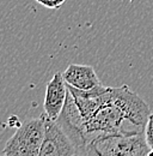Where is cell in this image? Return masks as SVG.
<instances>
[{
	"mask_svg": "<svg viewBox=\"0 0 153 156\" xmlns=\"http://www.w3.org/2000/svg\"><path fill=\"white\" fill-rule=\"evenodd\" d=\"M150 150L144 132L102 137L85 149L89 156H147Z\"/></svg>",
	"mask_w": 153,
	"mask_h": 156,
	"instance_id": "cell-2",
	"label": "cell"
},
{
	"mask_svg": "<svg viewBox=\"0 0 153 156\" xmlns=\"http://www.w3.org/2000/svg\"><path fill=\"white\" fill-rule=\"evenodd\" d=\"M72 156H89V154L85 150H76Z\"/></svg>",
	"mask_w": 153,
	"mask_h": 156,
	"instance_id": "cell-9",
	"label": "cell"
},
{
	"mask_svg": "<svg viewBox=\"0 0 153 156\" xmlns=\"http://www.w3.org/2000/svg\"><path fill=\"white\" fill-rule=\"evenodd\" d=\"M144 133H145V138H146V142H147L148 147L151 148V150H153V113L150 114V118L147 120Z\"/></svg>",
	"mask_w": 153,
	"mask_h": 156,
	"instance_id": "cell-7",
	"label": "cell"
},
{
	"mask_svg": "<svg viewBox=\"0 0 153 156\" xmlns=\"http://www.w3.org/2000/svg\"><path fill=\"white\" fill-rule=\"evenodd\" d=\"M147 156H153V150H150V153H148V155Z\"/></svg>",
	"mask_w": 153,
	"mask_h": 156,
	"instance_id": "cell-10",
	"label": "cell"
},
{
	"mask_svg": "<svg viewBox=\"0 0 153 156\" xmlns=\"http://www.w3.org/2000/svg\"><path fill=\"white\" fill-rule=\"evenodd\" d=\"M67 84L63 79L62 73L56 72L53 78L48 82L46 89V98H44V113L46 115L56 120L61 114L66 98H67Z\"/></svg>",
	"mask_w": 153,
	"mask_h": 156,
	"instance_id": "cell-5",
	"label": "cell"
},
{
	"mask_svg": "<svg viewBox=\"0 0 153 156\" xmlns=\"http://www.w3.org/2000/svg\"><path fill=\"white\" fill-rule=\"evenodd\" d=\"M62 76L67 85L79 90H91L102 84L95 69L90 65L70 64Z\"/></svg>",
	"mask_w": 153,
	"mask_h": 156,
	"instance_id": "cell-6",
	"label": "cell"
},
{
	"mask_svg": "<svg viewBox=\"0 0 153 156\" xmlns=\"http://www.w3.org/2000/svg\"><path fill=\"white\" fill-rule=\"evenodd\" d=\"M38 4H41L42 6L47 7V9H52V10H56V9H60L63 2L66 0H36Z\"/></svg>",
	"mask_w": 153,
	"mask_h": 156,
	"instance_id": "cell-8",
	"label": "cell"
},
{
	"mask_svg": "<svg viewBox=\"0 0 153 156\" xmlns=\"http://www.w3.org/2000/svg\"><path fill=\"white\" fill-rule=\"evenodd\" d=\"M4 156H7V155H4Z\"/></svg>",
	"mask_w": 153,
	"mask_h": 156,
	"instance_id": "cell-11",
	"label": "cell"
},
{
	"mask_svg": "<svg viewBox=\"0 0 153 156\" xmlns=\"http://www.w3.org/2000/svg\"><path fill=\"white\" fill-rule=\"evenodd\" d=\"M44 120V138L37 156H72L76 149L73 142L61 129L56 120L42 114Z\"/></svg>",
	"mask_w": 153,
	"mask_h": 156,
	"instance_id": "cell-4",
	"label": "cell"
},
{
	"mask_svg": "<svg viewBox=\"0 0 153 156\" xmlns=\"http://www.w3.org/2000/svg\"><path fill=\"white\" fill-rule=\"evenodd\" d=\"M43 138V117L28 119L19 125L15 135L7 140L4 154L7 156H37Z\"/></svg>",
	"mask_w": 153,
	"mask_h": 156,
	"instance_id": "cell-3",
	"label": "cell"
},
{
	"mask_svg": "<svg viewBox=\"0 0 153 156\" xmlns=\"http://www.w3.org/2000/svg\"><path fill=\"white\" fill-rule=\"evenodd\" d=\"M67 90L56 122L78 150H85L102 137L145 131L150 108L128 85L111 88L100 84L91 90L67 85Z\"/></svg>",
	"mask_w": 153,
	"mask_h": 156,
	"instance_id": "cell-1",
	"label": "cell"
}]
</instances>
